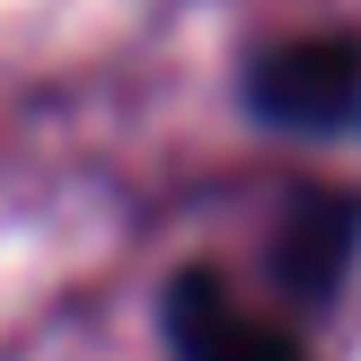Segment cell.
Wrapping results in <instances>:
<instances>
[{
	"mask_svg": "<svg viewBox=\"0 0 361 361\" xmlns=\"http://www.w3.org/2000/svg\"><path fill=\"white\" fill-rule=\"evenodd\" d=\"M247 97L274 123H344L361 97V53L335 44V35H291L247 71Z\"/></svg>",
	"mask_w": 361,
	"mask_h": 361,
	"instance_id": "obj_1",
	"label": "cell"
},
{
	"mask_svg": "<svg viewBox=\"0 0 361 361\" xmlns=\"http://www.w3.org/2000/svg\"><path fill=\"white\" fill-rule=\"evenodd\" d=\"M168 344H176V361H309L282 326H264L256 309H238L221 274H176Z\"/></svg>",
	"mask_w": 361,
	"mask_h": 361,
	"instance_id": "obj_2",
	"label": "cell"
},
{
	"mask_svg": "<svg viewBox=\"0 0 361 361\" xmlns=\"http://www.w3.org/2000/svg\"><path fill=\"white\" fill-rule=\"evenodd\" d=\"M353 247H361V203L317 194V203H300L291 229H282V274H291L300 291H326V282H344Z\"/></svg>",
	"mask_w": 361,
	"mask_h": 361,
	"instance_id": "obj_3",
	"label": "cell"
}]
</instances>
